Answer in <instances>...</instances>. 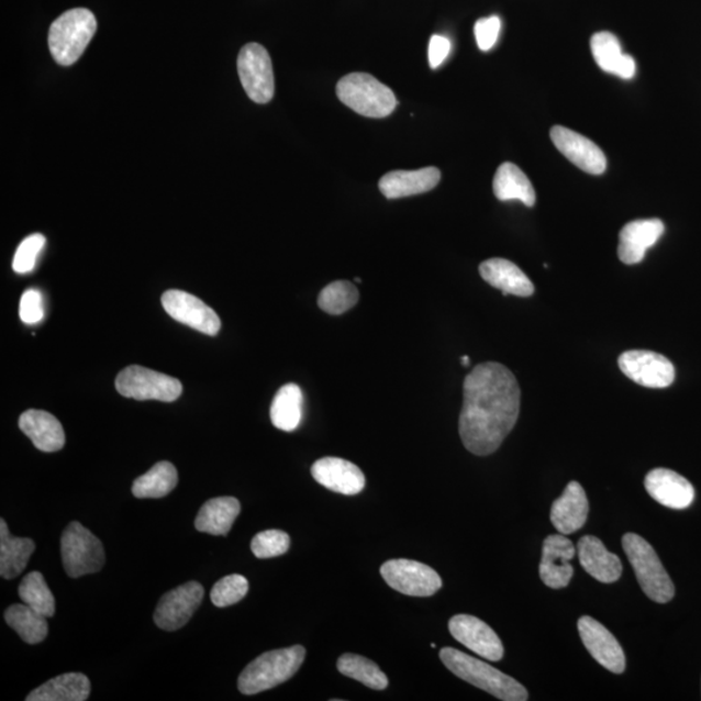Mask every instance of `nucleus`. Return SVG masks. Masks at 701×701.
Wrapping results in <instances>:
<instances>
[{
  "mask_svg": "<svg viewBox=\"0 0 701 701\" xmlns=\"http://www.w3.org/2000/svg\"><path fill=\"white\" fill-rule=\"evenodd\" d=\"M521 391L516 377L499 363H483L464 381L459 432L465 448L488 456L502 446L519 420Z\"/></svg>",
  "mask_w": 701,
  "mask_h": 701,
  "instance_id": "f257e3e1",
  "label": "nucleus"
},
{
  "mask_svg": "<svg viewBox=\"0 0 701 701\" xmlns=\"http://www.w3.org/2000/svg\"><path fill=\"white\" fill-rule=\"evenodd\" d=\"M441 660L446 668L465 682L476 686L504 701H525L528 693L524 686L516 679L507 676L503 671L491 667L488 663L461 653V650L446 647L441 650Z\"/></svg>",
  "mask_w": 701,
  "mask_h": 701,
  "instance_id": "f03ea898",
  "label": "nucleus"
},
{
  "mask_svg": "<svg viewBox=\"0 0 701 701\" xmlns=\"http://www.w3.org/2000/svg\"><path fill=\"white\" fill-rule=\"evenodd\" d=\"M305 659V648L269 650L249 663L238 678V689L243 696H255L276 688L297 675Z\"/></svg>",
  "mask_w": 701,
  "mask_h": 701,
  "instance_id": "7ed1b4c3",
  "label": "nucleus"
},
{
  "mask_svg": "<svg viewBox=\"0 0 701 701\" xmlns=\"http://www.w3.org/2000/svg\"><path fill=\"white\" fill-rule=\"evenodd\" d=\"M97 32L94 13L75 9L57 18L48 32L49 52L57 64L69 67L80 59Z\"/></svg>",
  "mask_w": 701,
  "mask_h": 701,
  "instance_id": "20e7f679",
  "label": "nucleus"
},
{
  "mask_svg": "<svg viewBox=\"0 0 701 701\" xmlns=\"http://www.w3.org/2000/svg\"><path fill=\"white\" fill-rule=\"evenodd\" d=\"M622 547L625 549L643 592L656 603L670 602L676 596L675 583L663 567L654 547L642 536L633 533L624 535Z\"/></svg>",
  "mask_w": 701,
  "mask_h": 701,
  "instance_id": "39448f33",
  "label": "nucleus"
},
{
  "mask_svg": "<svg viewBox=\"0 0 701 701\" xmlns=\"http://www.w3.org/2000/svg\"><path fill=\"white\" fill-rule=\"evenodd\" d=\"M343 104L365 118L383 119L396 111L398 100L388 86L367 74H350L337 85Z\"/></svg>",
  "mask_w": 701,
  "mask_h": 701,
  "instance_id": "423d86ee",
  "label": "nucleus"
},
{
  "mask_svg": "<svg viewBox=\"0 0 701 701\" xmlns=\"http://www.w3.org/2000/svg\"><path fill=\"white\" fill-rule=\"evenodd\" d=\"M60 548L64 569L70 578L94 575L105 563L102 542L77 521L64 531Z\"/></svg>",
  "mask_w": 701,
  "mask_h": 701,
  "instance_id": "0eeeda50",
  "label": "nucleus"
},
{
  "mask_svg": "<svg viewBox=\"0 0 701 701\" xmlns=\"http://www.w3.org/2000/svg\"><path fill=\"white\" fill-rule=\"evenodd\" d=\"M116 389L125 398L170 403L181 397L182 383L159 371L132 365L120 371Z\"/></svg>",
  "mask_w": 701,
  "mask_h": 701,
  "instance_id": "6e6552de",
  "label": "nucleus"
},
{
  "mask_svg": "<svg viewBox=\"0 0 701 701\" xmlns=\"http://www.w3.org/2000/svg\"><path fill=\"white\" fill-rule=\"evenodd\" d=\"M238 74L243 89L255 103L266 104L275 96V75L270 56L257 43H248L238 56Z\"/></svg>",
  "mask_w": 701,
  "mask_h": 701,
  "instance_id": "1a4fd4ad",
  "label": "nucleus"
},
{
  "mask_svg": "<svg viewBox=\"0 0 701 701\" xmlns=\"http://www.w3.org/2000/svg\"><path fill=\"white\" fill-rule=\"evenodd\" d=\"M381 576L391 589L410 597H432L443 585L433 568L407 559L386 561L381 567Z\"/></svg>",
  "mask_w": 701,
  "mask_h": 701,
  "instance_id": "9d476101",
  "label": "nucleus"
},
{
  "mask_svg": "<svg viewBox=\"0 0 701 701\" xmlns=\"http://www.w3.org/2000/svg\"><path fill=\"white\" fill-rule=\"evenodd\" d=\"M619 367L633 382L649 389L668 388L676 378L675 365L654 350H626L619 357Z\"/></svg>",
  "mask_w": 701,
  "mask_h": 701,
  "instance_id": "9b49d317",
  "label": "nucleus"
},
{
  "mask_svg": "<svg viewBox=\"0 0 701 701\" xmlns=\"http://www.w3.org/2000/svg\"><path fill=\"white\" fill-rule=\"evenodd\" d=\"M204 597L203 586L191 581L162 597L157 604L154 621L157 627L166 632H176L194 616Z\"/></svg>",
  "mask_w": 701,
  "mask_h": 701,
  "instance_id": "f8f14e48",
  "label": "nucleus"
},
{
  "mask_svg": "<svg viewBox=\"0 0 701 701\" xmlns=\"http://www.w3.org/2000/svg\"><path fill=\"white\" fill-rule=\"evenodd\" d=\"M449 633L471 653L489 661L503 659L504 647L498 634L482 620L469 614H457L449 620Z\"/></svg>",
  "mask_w": 701,
  "mask_h": 701,
  "instance_id": "ddd939ff",
  "label": "nucleus"
},
{
  "mask_svg": "<svg viewBox=\"0 0 701 701\" xmlns=\"http://www.w3.org/2000/svg\"><path fill=\"white\" fill-rule=\"evenodd\" d=\"M164 310L171 319L207 335H216L221 327L218 313L189 292L169 290L162 297Z\"/></svg>",
  "mask_w": 701,
  "mask_h": 701,
  "instance_id": "4468645a",
  "label": "nucleus"
},
{
  "mask_svg": "<svg viewBox=\"0 0 701 701\" xmlns=\"http://www.w3.org/2000/svg\"><path fill=\"white\" fill-rule=\"evenodd\" d=\"M577 549L564 534L547 536L543 542L539 575L543 583L549 589L567 588L575 569L570 561L575 559Z\"/></svg>",
  "mask_w": 701,
  "mask_h": 701,
  "instance_id": "2eb2a0df",
  "label": "nucleus"
},
{
  "mask_svg": "<svg viewBox=\"0 0 701 701\" xmlns=\"http://www.w3.org/2000/svg\"><path fill=\"white\" fill-rule=\"evenodd\" d=\"M578 632L593 659L614 675L624 674V649L605 626L590 616H583L578 621Z\"/></svg>",
  "mask_w": 701,
  "mask_h": 701,
  "instance_id": "dca6fc26",
  "label": "nucleus"
},
{
  "mask_svg": "<svg viewBox=\"0 0 701 701\" xmlns=\"http://www.w3.org/2000/svg\"><path fill=\"white\" fill-rule=\"evenodd\" d=\"M550 140L559 152L576 167L593 176L603 175L607 169L602 148L583 135L564 126H554Z\"/></svg>",
  "mask_w": 701,
  "mask_h": 701,
  "instance_id": "f3484780",
  "label": "nucleus"
},
{
  "mask_svg": "<svg viewBox=\"0 0 701 701\" xmlns=\"http://www.w3.org/2000/svg\"><path fill=\"white\" fill-rule=\"evenodd\" d=\"M312 477L321 486L342 496H356L365 488V476L357 465L340 457H324L312 465Z\"/></svg>",
  "mask_w": 701,
  "mask_h": 701,
  "instance_id": "a211bd4d",
  "label": "nucleus"
},
{
  "mask_svg": "<svg viewBox=\"0 0 701 701\" xmlns=\"http://www.w3.org/2000/svg\"><path fill=\"white\" fill-rule=\"evenodd\" d=\"M645 486L650 498L671 510H685L696 499L693 486L674 470L659 468L649 471Z\"/></svg>",
  "mask_w": 701,
  "mask_h": 701,
  "instance_id": "6ab92c4d",
  "label": "nucleus"
},
{
  "mask_svg": "<svg viewBox=\"0 0 701 701\" xmlns=\"http://www.w3.org/2000/svg\"><path fill=\"white\" fill-rule=\"evenodd\" d=\"M665 226L661 220H636L620 232L619 257L626 266H634L645 259L647 249L660 240Z\"/></svg>",
  "mask_w": 701,
  "mask_h": 701,
  "instance_id": "aec40b11",
  "label": "nucleus"
},
{
  "mask_svg": "<svg viewBox=\"0 0 701 701\" xmlns=\"http://www.w3.org/2000/svg\"><path fill=\"white\" fill-rule=\"evenodd\" d=\"M589 516V500L581 485L570 482L550 508V522L560 534H574L583 527Z\"/></svg>",
  "mask_w": 701,
  "mask_h": 701,
  "instance_id": "412c9836",
  "label": "nucleus"
},
{
  "mask_svg": "<svg viewBox=\"0 0 701 701\" xmlns=\"http://www.w3.org/2000/svg\"><path fill=\"white\" fill-rule=\"evenodd\" d=\"M441 170L429 167L419 170H393L379 180L378 188L385 198L399 199L424 194L436 188Z\"/></svg>",
  "mask_w": 701,
  "mask_h": 701,
  "instance_id": "4be33fe9",
  "label": "nucleus"
},
{
  "mask_svg": "<svg viewBox=\"0 0 701 701\" xmlns=\"http://www.w3.org/2000/svg\"><path fill=\"white\" fill-rule=\"evenodd\" d=\"M577 553L582 568L602 583L617 582L622 575V563L610 553L597 536L586 535L578 542Z\"/></svg>",
  "mask_w": 701,
  "mask_h": 701,
  "instance_id": "5701e85b",
  "label": "nucleus"
},
{
  "mask_svg": "<svg viewBox=\"0 0 701 701\" xmlns=\"http://www.w3.org/2000/svg\"><path fill=\"white\" fill-rule=\"evenodd\" d=\"M479 275L486 282L503 292L504 296L528 298L534 294V285L516 264L493 257L479 266Z\"/></svg>",
  "mask_w": 701,
  "mask_h": 701,
  "instance_id": "b1692460",
  "label": "nucleus"
},
{
  "mask_svg": "<svg viewBox=\"0 0 701 701\" xmlns=\"http://www.w3.org/2000/svg\"><path fill=\"white\" fill-rule=\"evenodd\" d=\"M19 426L43 453H56L66 445V433L59 420L52 413L29 410L21 414Z\"/></svg>",
  "mask_w": 701,
  "mask_h": 701,
  "instance_id": "393cba45",
  "label": "nucleus"
},
{
  "mask_svg": "<svg viewBox=\"0 0 701 701\" xmlns=\"http://www.w3.org/2000/svg\"><path fill=\"white\" fill-rule=\"evenodd\" d=\"M591 52L600 69L616 75L625 80L635 76V60L631 55L622 53L616 35L602 32L593 35Z\"/></svg>",
  "mask_w": 701,
  "mask_h": 701,
  "instance_id": "a878e982",
  "label": "nucleus"
},
{
  "mask_svg": "<svg viewBox=\"0 0 701 701\" xmlns=\"http://www.w3.org/2000/svg\"><path fill=\"white\" fill-rule=\"evenodd\" d=\"M241 513V503L232 497L209 500L198 513L196 527L200 533L227 535Z\"/></svg>",
  "mask_w": 701,
  "mask_h": 701,
  "instance_id": "bb28decb",
  "label": "nucleus"
},
{
  "mask_svg": "<svg viewBox=\"0 0 701 701\" xmlns=\"http://www.w3.org/2000/svg\"><path fill=\"white\" fill-rule=\"evenodd\" d=\"M34 549L33 539L12 536L5 520H0V576L13 579L23 574Z\"/></svg>",
  "mask_w": 701,
  "mask_h": 701,
  "instance_id": "cd10ccee",
  "label": "nucleus"
},
{
  "mask_svg": "<svg viewBox=\"0 0 701 701\" xmlns=\"http://www.w3.org/2000/svg\"><path fill=\"white\" fill-rule=\"evenodd\" d=\"M89 678L82 674H67L49 679L26 697V701H85L90 696Z\"/></svg>",
  "mask_w": 701,
  "mask_h": 701,
  "instance_id": "c85d7f7f",
  "label": "nucleus"
},
{
  "mask_svg": "<svg viewBox=\"0 0 701 701\" xmlns=\"http://www.w3.org/2000/svg\"><path fill=\"white\" fill-rule=\"evenodd\" d=\"M493 194L502 202L520 200L526 207H533L536 200L531 180L512 163H504L497 170L493 177Z\"/></svg>",
  "mask_w": 701,
  "mask_h": 701,
  "instance_id": "c756f323",
  "label": "nucleus"
},
{
  "mask_svg": "<svg viewBox=\"0 0 701 701\" xmlns=\"http://www.w3.org/2000/svg\"><path fill=\"white\" fill-rule=\"evenodd\" d=\"M303 392L296 383L282 386L270 407V420L283 432H294L303 416Z\"/></svg>",
  "mask_w": 701,
  "mask_h": 701,
  "instance_id": "7c9ffc66",
  "label": "nucleus"
},
{
  "mask_svg": "<svg viewBox=\"0 0 701 701\" xmlns=\"http://www.w3.org/2000/svg\"><path fill=\"white\" fill-rule=\"evenodd\" d=\"M4 620L27 645H38L47 638V617L25 603L11 605L4 613Z\"/></svg>",
  "mask_w": 701,
  "mask_h": 701,
  "instance_id": "2f4dec72",
  "label": "nucleus"
},
{
  "mask_svg": "<svg viewBox=\"0 0 701 701\" xmlns=\"http://www.w3.org/2000/svg\"><path fill=\"white\" fill-rule=\"evenodd\" d=\"M178 474L175 465L168 461H160L152 469L135 479L133 483V496L138 499H160L176 489Z\"/></svg>",
  "mask_w": 701,
  "mask_h": 701,
  "instance_id": "473e14b6",
  "label": "nucleus"
},
{
  "mask_svg": "<svg viewBox=\"0 0 701 701\" xmlns=\"http://www.w3.org/2000/svg\"><path fill=\"white\" fill-rule=\"evenodd\" d=\"M340 674L356 679L371 690L382 691L389 686V679L374 661L360 655L345 654L340 657Z\"/></svg>",
  "mask_w": 701,
  "mask_h": 701,
  "instance_id": "72a5a7b5",
  "label": "nucleus"
},
{
  "mask_svg": "<svg viewBox=\"0 0 701 701\" xmlns=\"http://www.w3.org/2000/svg\"><path fill=\"white\" fill-rule=\"evenodd\" d=\"M19 597L43 616L53 617L55 613V598L48 589L45 577L40 571H32L24 577L19 586Z\"/></svg>",
  "mask_w": 701,
  "mask_h": 701,
  "instance_id": "f704fd0d",
  "label": "nucleus"
},
{
  "mask_svg": "<svg viewBox=\"0 0 701 701\" xmlns=\"http://www.w3.org/2000/svg\"><path fill=\"white\" fill-rule=\"evenodd\" d=\"M357 302H359V290L348 281L327 285L318 299L320 309L333 316L347 312Z\"/></svg>",
  "mask_w": 701,
  "mask_h": 701,
  "instance_id": "c9c22d12",
  "label": "nucleus"
},
{
  "mask_svg": "<svg viewBox=\"0 0 701 701\" xmlns=\"http://www.w3.org/2000/svg\"><path fill=\"white\" fill-rule=\"evenodd\" d=\"M248 581L241 575L221 578L211 591L212 603L219 608L234 605L247 596Z\"/></svg>",
  "mask_w": 701,
  "mask_h": 701,
  "instance_id": "e433bc0d",
  "label": "nucleus"
},
{
  "mask_svg": "<svg viewBox=\"0 0 701 701\" xmlns=\"http://www.w3.org/2000/svg\"><path fill=\"white\" fill-rule=\"evenodd\" d=\"M290 536L281 531H266L254 536L252 542L253 554L257 559H271L288 553Z\"/></svg>",
  "mask_w": 701,
  "mask_h": 701,
  "instance_id": "4c0bfd02",
  "label": "nucleus"
},
{
  "mask_svg": "<svg viewBox=\"0 0 701 701\" xmlns=\"http://www.w3.org/2000/svg\"><path fill=\"white\" fill-rule=\"evenodd\" d=\"M45 245L46 238L42 234L29 235L27 238L20 243L16 254H14L13 270L19 275L31 274Z\"/></svg>",
  "mask_w": 701,
  "mask_h": 701,
  "instance_id": "58836bf2",
  "label": "nucleus"
},
{
  "mask_svg": "<svg viewBox=\"0 0 701 701\" xmlns=\"http://www.w3.org/2000/svg\"><path fill=\"white\" fill-rule=\"evenodd\" d=\"M45 318V305L38 290H26L20 300V319L27 325L41 323Z\"/></svg>",
  "mask_w": 701,
  "mask_h": 701,
  "instance_id": "ea45409f",
  "label": "nucleus"
},
{
  "mask_svg": "<svg viewBox=\"0 0 701 701\" xmlns=\"http://www.w3.org/2000/svg\"><path fill=\"white\" fill-rule=\"evenodd\" d=\"M502 21L498 16L478 20L475 25L476 41L479 49L489 52L498 42Z\"/></svg>",
  "mask_w": 701,
  "mask_h": 701,
  "instance_id": "a19ab883",
  "label": "nucleus"
},
{
  "mask_svg": "<svg viewBox=\"0 0 701 701\" xmlns=\"http://www.w3.org/2000/svg\"><path fill=\"white\" fill-rule=\"evenodd\" d=\"M450 53V41L442 35H433L429 43V63L433 69L438 68Z\"/></svg>",
  "mask_w": 701,
  "mask_h": 701,
  "instance_id": "79ce46f5",
  "label": "nucleus"
},
{
  "mask_svg": "<svg viewBox=\"0 0 701 701\" xmlns=\"http://www.w3.org/2000/svg\"><path fill=\"white\" fill-rule=\"evenodd\" d=\"M469 364H470L469 356H463V357H461V365H463V367H469Z\"/></svg>",
  "mask_w": 701,
  "mask_h": 701,
  "instance_id": "37998d69",
  "label": "nucleus"
}]
</instances>
